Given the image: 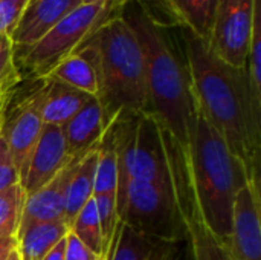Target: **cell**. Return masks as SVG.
Here are the masks:
<instances>
[{
    "instance_id": "44dd1931",
    "label": "cell",
    "mask_w": 261,
    "mask_h": 260,
    "mask_svg": "<svg viewBox=\"0 0 261 260\" xmlns=\"http://www.w3.org/2000/svg\"><path fill=\"white\" fill-rule=\"evenodd\" d=\"M118 187V155L112 121L98 143V161L95 175V193H116Z\"/></svg>"
},
{
    "instance_id": "9c48e42d",
    "label": "cell",
    "mask_w": 261,
    "mask_h": 260,
    "mask_svg": "<svg viewBox=\"0 0 261 260\" xmlns=\"http://www.w3.org/2000/svg\"><path fill=\"white\" fill-rule=\"evenodd\" d=\"M226 248L232 260H261L260 179H251L236 198Z\"/></svg>"
},
{
    "instance_id": "6da1fadb",
    "label": "cell",
    "mask_w": 261,
    "mask_h": 260,
    "mask_svg": "<svg viewBox=\"0 0 261 260\" xmlns=\"http://www.w3.org/2000/svg\"><path fill=\"white\" fill-rule=\"evenodd\" d=\"M182 49L196 107L249 173L260 178L261 121L251 106L246 70L220 60L206 41L188 31L182 34Z\"/></svg>"
},
{
    "instance_id": "e0dca14e",
    "label": "cell",
    "mask_w": 261,
    "mask_h": 260,
    "mask_svg": "<svg viewBox=\"0 0 261 260\" xmlns=\"http://www.w3.org/2000/svg\"><path fill=\"white\" fill-rule=\"evenodd\" d=\"M177 244L151 239L119 221L104 260H164Z\"/></svg>"
},
{
    "instance_id": "7402d4cb",
    "label": "cell",
    "mask_w": 261,
    "mask_h": 260,
    "mask_svg": "<svg viewBox=\"0 0 261 260\" xmlns=\"http://www.w3.org/2000/svg\"><path fill=\"white\" fill-rule=\"evenodd\" d=\"M245 70L248 75L251 106L255 118L261 121V0L255 2L254 25Z\"/></svg>"
},
{
    "instance_id": "83f0119b",
    "label": "cell",
    "mask_w": 261,
    "mask_h": 260,
    "mask_svg": "<svg viewBox=\"0 0 261 260\" xmlns=\"http://www.w3.org/2000/svg\"><path fill=\"white\" fill-rule=\"evenodd\" d=\"M20 184V175L5 138L0 135V192Z\"/></svg>"
},
{
    "instance_id": "f546056e",
    "label": "cell",
    "mask_w": 261,
    "mask_h": 260,
    "mask_svg": "<svg viewBox=\"0 0 261 260\" xmlns=\"http://www.w3.org/2000/svg\"><path fill=\"white\" fill-rule=\"evenodd\" d=\"M170 260H194L193 259V254H191V250H190V245H188L187 239L177 244V247L174 248V251H173Z\"/></svg>"
},
{
    "instance_id": "f1b7e54d",
    "label": "cell",
    "mask_w": 261,
    "mask_h": 260,
    "mask_svg": "<svg viewBox=\"0 0 261 260\" xmlns=\"http://www.w3.org/2000/svg\"><path fill=\"white\" fill-rule=\"evenodd\" d=\"M64 260H101L70 231L66 236Z\"/></svg>"
},
{
    "instance_id": "8992f818",
    "label": "cell",
    "mask_w": 261,
    "mask_h": 260,
    "mask_svg": "<svg viewBox=\"0 0 261 260\" xmlns=\"http://www.w3.org/2000/svg\"><path fill=\"white\" fill-rule=\"evenodd\" d=\"M118 215L121 222L151 239L168 244L187 239L170 178L130 182Z\"/></svg>"
},
{
    "instance_id": "ffe728a7",
    "label": "cell",
    "mask_w": 261,
    "mask_h": 260,
    "mask_svg": "<svg viewBox=\"0 0 261 260\" xmlns=\"http://www.w3.org/2000/svg\"><path fill=\"white\" fill-rule=\"evenodd\" d=\"M96 161H98V144L80 159L76 170L70 179L67 188V198H66V210H64V222L67 224V227H70L80 210L93 196Z\"/></svg>"
},
{
    "instance_id": "603a6c76",
    "label": "cell",
    "mask_w": 261,
    "mask_h": 260,
    "mask_svg": "<svg viewBox=\"0 0 261 260\" xmlns=\"http://www.w3.org/2000/svg\"><path fill=\"white\" fill-rule=\"evenodd\" d=\"M69 231L75 234L90 251H93L101 260H104L107 254V244L102 238L98 213H96V205L95 199L92 196L90 201L80 210L76 218L69 227Z\"/></svg>"
},
{
    "instance_id": "484cf974",
    "label": "cell",
    "mask_w": 261,
    "mask_h": 260,
    "mask_svg": "<svg viewBox=\"0 0 261 260\" xmlns=\"http://www.w3.org/2000/svg\"><path fill=\"white\" fill-rule=\"evenodd\" d=\"M93 199L96 205V213H98L102 238L109 247L121 221L118 215V207H116V193H95Z\"/></svg>"
},
{
    "instance_id": "8fae6325",
    "label": "cell",
    "mask_w": 261,
    "mask_h": 260,
    "mask_svg": "<svg viewBox=\"0 0 261 260\" xmlns=\"http://www.w3.org/2000/svg\"><path fill=\"white\" fill-rule=\"evenodd\" d=\"M43 120L32 92H29L11 112L6 109L5 123L0 135L5 138L9 152L12 155L17 172L21 175L24 172L29 155L32 153L40 133L43 130Z\"/></svg>"
},
{
    "instance_id": "1f68e13d",
    "label": "cell",
    "mask_w": 261,
    "mask_h": 260,
    "mask_svg": "<svg viewBox=\"0 0 261 260\" xmlns=\"http://www.w3.org/2000/svg\"><path fill=\"white\" fill-rule=\"evenodd\" d=\"M64 245H66V238L54 250H50L43 260H64Z\"/></svg>"
},
{
    "instance_id": "4dcf8cb0",
    "label": "cell",
    "mask_w": 261,
    "mask_h": 260,
    "mask_svg": "<svg viewBox=\"0 0 261 260\" xmlns=\"http://www.w3.org/2000/svg\"><path fill=\"white\" fill-rule=\"evenodd\" d=\"M17 248V238H0V260H5Z\"/></svg>"
},
{
    "instance_id": "e575fe53",
    "label": "cell",
    "mask_w": 261,
    "mask_h": 260,
    "mask_svg": "<svg viewBox=\"0 0 261 260\" xmlns=\"http://www.w3.org/2000/svg\"><path fill=\"white\" fill-rule=\"evenodd\" d=\"M80 5H95V3H101V2H106V0H78Z\"/></svg>"
},
{
    "instance_id": "5b68a950",
    "label": "cell",
    "mask_w": 261,
    "mask_h": 260,
    "mask_svg": "<svg viewBox=\"0 0 261 260\" xmlns=\"http://www.w3.org/2000/svg\"><path fill=\"white\" fill-rule=\"evenodd\" d=\"M127 0H106L81 5L61 18L37 43L17 54L20 74L34 80L44 78L60 61L87 43L112 17L121 14Z\"/></svg>"
},
{
    "instance_id": "4316f807",
    "label": "cell",
    "mask_w": 261,
    "mask_h": 260,
    "mask_svg": "<svg viewBox=\"0 0 261 260\" xmlns=\"http://www.w3.org/2000/svg\"><path fill=\"white\" fill-rule=\"evenodd\" d=\"M26 5L28 0H0V35L14 34Z\"/></svg>"
},
{
    "instance_id": "7a4b0ae2",
    "label": "cell",
    "mask_w": 261,
    "mask_h": 260,
    "mask_svg": "<svg viewBox=\"0 0 261 260\" xmlns=\"http://www.w3.org/2000/svg\"><path fill=\"white\" fill-rule=\"evenodd\" d=\"M121 15L133 28L142 49L148 113L187 147L194 100L184 49H179L168 26L138 0H127Z\"/></svg>"
},
{
    "instance_id": "4fadbf2b",
    "label": "cell",
    "mask_w": 261,
    "mask_h": 260,
    "mask_svg": "<svg viewBox=\"0 0 261 260\" xmlns=\"http://www.w3.org/2000/svg\"><path fill=\"white\" fill-rule=\"evenodd\" d=\"M78 6H81L78 0H28L24 12L11 35L15 55L37 43Z\"/></svg>"
},
{
    "instance_id": "30bf717a",
    "label": "cell",
    "mask_w": 261,
    "mask_h": 260,
    "mask_svg": "<svg viewBox=\"0 0 261 260\" xmlns=\"http://www.w3.org/2000/svg\"><path fill=\"white\" fill-rule=\"evenodd\" d=\"M73 158L69 153L63 127L44 124L20 179L24 195L28 196L40 190Z\"/></svg>"
},
{
    "instance_id": "ba28073f",
    "label": "cell",
    "mask_w": 261,
    "mask_h": 260,
    "mask_svg": "<svg viewBox=\"0 0 261 260\" xmlns=\"http://www.w3.org/2000/svg\"><path fill=\"white\" fill-rule=\"evenodd\" d=\"M257 0H217L208 46L237 69L246 67Z\"/></svg>"
},
{
    "instance_id": "9a60e30c",
    "label": "cell",
    "mask_w": 261,
    "mask_h": 260,
    "mask_svg": "<svg viewBox=\"0 0 261 260\" xmlns=\"http://www.w3.org/2000/svg\"><path fill=\"white\" fill-rule=\"evenodd\" d=\"M32 90L44 124L63 127L90 98V95L50 78L37 80Z\"/></svg>"
},
{
    "instance_id": "d6986e66",
    "label": "cell",
    "mask_w": 261,
    "mask_h": 260,
    "mask_svg": "<svg viewBox=\"0 0 261 260\" xmlns=\"http://www.w3.org/2000/svg\"><path fill=\"white\" fill-rule=\"evenodd\" d=\"M69 233L64 221L41 222L28 227L17 234V253L20 260H43Z\"/></svg>"
},
{
    "instance_id": "d590c367",
    "label": "cell",
    "mask_w": 261,
    "mask_h": 260,
    "mask_svg": "<svg viewBox=\"0 0 261 260\" xmlns=\"http://www.w3.org/2000/svg\"><path fill=\"white\" fill-rule=\"evenodd\" d=\"M176 247H177V245H176ZM176 247H174V248H176ZM174 248H173V251H174ZM173 251H171V253H170V254H168V256H167V257H165V259H164V260H170V257H171V254H173Z\"/></svg>"
},
{
    "instance_id": "2e32d148",
    "label": "cell",
    "mask_w": 261,
    "mask_h": 260,
    "mask_svg": "<svg viewBox=\"0 0 261 260\" xmlns=\"http://www.w3.org/2000/svg\"><path fill=\"white\" fill-rule=\"evenodd\" d=\"M107 126L109 121L99 100L96 97H90L86 104L63 126L69 153L72 156H84L99 143Z\"/></svg>"
},
{
    "instance_id": "cb8c5ba5",
    "label": "cell",
    "mask_w": 261,
    "mask_h": 260,
    "mask_svg": "<svg viewBox=\"0 0 261 260\" xmlns=\"http://www.w3.org/2000/svg\"><path fill=\"white\" fill-rule=\"evenodd\" d=\"M24 199L20 184L0 192V238H17Z\"/></svg>"
},
{
    "instance_id": "7c38bea8",
    "label": "cell",
    "mask_w": 261,
    "mask_h": 260,
    "mask_svg": "<svg viewBox=\"0 0 261 260\" xmlns=\"http://www.w3.org/2000/svg\"><path fill=\"white\" fill-rule=\"evenodd\" d=\"M81 158L83 156H75L54 179H50L40 190L26 196L21 210L18 233L35 224L64 221L67 188Z\"/></svg>"
},
{
    "instance_id": "ac0fdd59",
    "label": "cell",
    "mask_w": 261,
    "mask_h": 260,
    "mask_svg": "<svg viewBox=\"0 0 261 260\" xmlns=\"http://www.w3.org/2000/svg\"><path fill=\"white\" fill-rule=\"evenodd\" d=\"M173 21L208 43L217 0H161Z\"/></svg>"
},
{
    "instance_id": "d6a6232c",
    "label": "cell",
    "mask_w": 261,
    "mask_h": 260,
    "mask_svg": "<svg viewBox=\"0 0 261 260\" xmlns=\"http://www.w3.org/2000/svg\"><path fill=\"white\" fill-rule=\"evenodd\" d=\"M9 95H0V132L5 123V115H6V109H8V103H9Z\"/></svg>"
},
{
    "instance_id": "836d02e7",
    "label": "cell",
    "mask_w": 261,
    "mask_h": 260,
    "mask_svg": "<svg viewBox=\"0 0 261 260\" xmlns=\"http://www.w3.org/2000/svg\"><path fill=\"white\" fill-rule=\"evenodd\" d=\"M5 260H20V256H18V253H17V248H15L14 251H11V253H9V256H8Z\"/></svg>"
},
{
    "instance_id": "5bb4252c",
    "label": "cell",
    "mask_w": 261,
    "mask_h": 260,
    "mask_svg": "<svg viewBox=\"0 0 261 260\" xmlns=\"http://www.w3.org/2000/svg\"><path fill=\"white\" fill-rule=\"evenodd\" d=\"M44 78L60 81L90 97L99 93V57L93 37L60 61Z\"/></svg>"
},
{
    "instance_id": "3957f363",
    "label": "cell",
    "mask_w": 261,
    "mask_h": 260,
    "mask_svg": "<svg viewBox=\"0 0 261 260\" xmlns=\"http://www.w3.org/2000/svg\"><path fill=\"white\" fill-rule=\"evenodd\" d=\"M188 164L202 215L226 245L239 192L254 178L194 104L188 135Z\"/></svg>"
},
{
    "instance_id": "52a82bcc",
    "label": "cell",
    "mask_w": 261,
    "mask_h": 260,
    "mask_svg": "<svg viewBox=\"0 0 261 260\" xmlns=\"http://www.w3.org/2000/svg\"><path fill=\"white\" fill-rule=\"evenodd\" d=\"M162 141L167 153V164L170 181L173 185L176 204L185 227L187 242L190 245L194 260H232L226 245L214 234V231L206 224L197 196L193 187L188 150L180 146L170 133L162 127Z\"/></svg>"
},
{
    "instance_id": "277c9868",
    "label": "cell",
    "mask_w": 261,
    "mask_h": 260,
    "mask_svg": "<svg viewBox=\"0 0 261 260\" xmlns=\"http://www.w3.org/2000/svg\"><path fill=\"white\" fill-rule=\"evenodd\" d=\"M99 57L98 100L110 123L119 113H148L144 55L138 37L121 15L93 35Z\"/></svg>"
},
{
    "instance_id": "d4e9b609",
    "label": "cell",
    "mask_w": 261,
    "mask_h": 260,
    "mask_svg": "<svg viewBox=\"0 0 261 260\" xmlns=\"http://www.w3.org/2000/svg\"><path fill=\"white\" fill-rule=\"evenodd\" d=\"M21 80L15 46L8 35H0V95H9Z\"/></svg>"
}]
</instances>
